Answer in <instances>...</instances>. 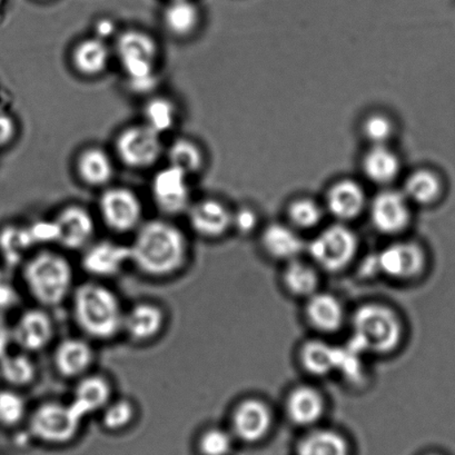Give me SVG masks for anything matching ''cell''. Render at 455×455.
<instances>
[{"instance_id":"obj_1","label":"cell","mask_w":455,"mask_h":455,"mask_svg":"<svg viewBox=\"0 0 455 455\" xmlns=\"http://www.w3.org/2000/svg\"><path fill=\"white\" fill-rule=\"evenodd\" d=\"M128 246L131 267L149 280H171L185 271L191 259L187 233L166 218L144 220Z\"/></svg>"},{"instance_id":"obj_2","label":"cell","mask_w":455,"mask_h":455,"mask_svg":"<svg viewBox=\"0 0 455 455\" xmlns=\"http://www.w3.org/2000/svg\"><path fill=\"white\" fill-rule=\"evenodd\" d=\"M70 315L83 337L94 343H108L122 337L124 306L121 296L108 282L77 283L68 300Z\"/></svg>"},{"instance_id":"obj_3","label":"cell","mask_w":455,"mask_h":455,"mask_svg":"<svg viewBox=\"0 0 455 455\" xmlns=\"http://www.w3.org/2000/svg\"><path fill=\"white\" fill-rule=\"evenodd\" d=\"M21 282L35 306L52 310L68 303L77 282L72 260L63 250L38 247L23 260Z\"/></svg>"},{"instance_id":"obj_4","label":"cell","mask_w":455,"mask_h":455,"mask_svg":"<svg viewBox=\"0 0 455 455\" xmlns=\"http://www.w3.org/2000/svg\"><path fill=\"white\" fill-rule=\"evenodd\" d=\"M115 54L132 92L145 95L154 91L161 51L152 35L140 29L125 30L116 39Z\"/></svg>"},{"instance_id":"obj_5","label":"cell","mask_w":455,"mask_h":455,"mask_svg":"<svg viewBox=\"0 0 455 455\" xmlns=\"http://www.w3.org/2000/svg\"><path fill=\"white\" fill-rule=\"evenodd\" d=\"M352 347L360 353L377 355L395 350L403 333L395 313L379 304H366L356 310L352 319Z\"/></svg>"},{"instance_id":"obj_6","label":"cell","mask_w":455,"mask_h":455,"mask_svg":"<svg viewBox=\"0 0 455 455\" xmlns=\"http://www.w3.org/2000/svg\"><path fill=\"white\" fill-rule=\"evenodd\" d=\"M85 419L69 401L45 400L30 408L29 432L35 439L51 445H64L76 439Z\"/></svg>"},{"instance_id":"obj_7","label":"cell","mask_w":455,"mask_h":455,"mask_svg":"<svg viewBox=\"0 0 455 455\" xmlns=\"http://www.w3.org/2000/svg\"><path fill=\"white\" fill-rule=\"evenodd\" d=\"M99 215L104 227L115 235H132L144 223V205L132 189L108 188L100 197Z\"/></svg>"},{"instance_id":"obj_8","label":"cell","mask_w":455,"mask_h":455,"mask_svg":"<svg viewBox=\"0 0 455 455\" xmlns=\"http://www.w3.org/2000/svg\"><path fill=\"white\" fill-rule=\"evenodd\" d=\"M114 145L118 160L137 171L156 166L165 152L162 135L144 123L124 128Z\"/></svg>"},{"instance_id":"obj_9","label":"cell","mask_w":455,"mask_h":455,"mask_svg":"<svg viewBox=\"0 0 455 455\" xmlns=\"http://www.w3.org/2000/svg\"><path fill=\"white\" fill-rule=\"evenodd\" d=\"M169 315L161 303L140 299L126 307L124 315L122 337L135 346H148L164 334Z\"/></svg>"},{"instance_id":"obj_10","label":"cell","mask_w":455,"mask_h":455,"mask_svg":"<svg viewBox=\"0 0 455 455\" xmlns=\"http://www.w3.org/2000/svg\"><path fill=\"white\" fill-rule=\"evenodd\" d=\"M79 256L83 272L92 280L108 282L131 267L130 246L108 238H96Z\"/></svg>"},{"instance_id":"obj_11","label":"cell","mask_w":455,"mask_h":455,"mask_svg":"<svg viewBox=\"0 0 455 455\" xmlns=\"http://www.w3.org/2000/svg\"><path fill=\"white\" fill-rule=\"evenodd\" d=\"M359 242L355 232L344 225H333L320 233L308 246L317 265L329 272L341 271L355 259Z\"/></svg>"},{"instance_id":"obj_12","label":"cell","mask_w":455,"mask_h":455,"mask_svg":"<svg viewBox=\"0 0 455 455\" xmlns=\"http://www.w3.org/2000/svg\"><path fill=\"white\" fill-rule=\"evenodd\" d=\"M188 179V175L171 165L154 175L150 192L154 204L163 218L187 214L193 203Z\"/></svg>"},{"instance_id":"obj_13","label":"cell","mask_w":455,"mask_h":455,"mask_svg":"<svg viewBox=\"0 0 455 455\" xmlns=\"http://www.w3.org/2000/svg\"><path fill=\"white\" fill-rule=\"evenodd\" d=\"M56 228L55 245L66 253H81L96 240L97 223L94 215L79 204H69L57 212L52 219Z\"/></svg>"},{"instance_id":"obj_14","label":"cell","mask_w":455,"mask_h":455,"mask_svg":"<svg viewBox=\"0 0 455 455\" xmlns=\"http://www.w3.org/2000/svg\"><path fill=\"white\" fill-rule=\"evenodd\" d=\"M51 310L35 306L26 308L12 324V342L20 351L43 352L55 342L56 325Z\"/></svg>"},{"instance_id":"obj_15","label":"cell","mask_w":455,"mask_h":455,"mask_svg":"<svg viewBox=\"0 0 455 455\" xmlns=\"http://www.w3.org/2000/svg\"><path fill=\"white\" fill-rule=\"evenodd\" d=\"M96 360L95 343L83 335L61 339L52 348V369L68 381H76L94 371Z\"/></svg>"},{"instance_id":"obj_16","label":"cell","mask_w":455,"mask_h":455,"mask_svg":"<svg viewBox=\"0 0 455 455\" xmlns=\"http://www.w3.org/2000/svg\"><path fill=\"white\" fill-rule=\"evenodd\" d=\"M426 254L414 243L401 242L388 245L372 259L374 272L395 280L418 276L426 267Z\"/></svg>"},{"instance_id":"obj_17","label":"cell","mask_w":455,"mask_h":455,"mask_svg":"<svg viewBox=\"0 0 455 455\" xmlns=\"http://www.w3.org/2000/svg\"><path fill=\"white\" fill-rule=\"evenodd\" d=\"M70 404L84 419L100 414L115 396V387L108 374L92 372L74 381Z\"/></svg>"},{"instance_id":"obj_18","label":"cell","mask_w":455,"mask_h":455,"mask_svg":"<svg viewBox=\"0 0 455 455\" xmlns=\"http://www.w3.org/2000/svg\"><path fill=\"white\" fill-rule=\"evenodd\" d=\"M185 215L192 232L206 240L222 237L232 228L231 212L214 198L193 202Z\"/></svg>"},{"instance_id":"obj_19","label":"cell","mask_w":455,"mask_h":455,"mask_svg":"<svg viewBox=\"0 0 455 455\" xmlns=\"http://www.w3.org/2000/svg\"><path fill=\"white\" fill-rule=\"evenodd\" d=\"M272 422V414L267 404L259 400H246L234 410L231 432L234 439L246 444H256L268 435Z\"/></svg>"},{"instance_id":"obj_20","label":"cell","mask_w":455,"mask_h":455,"mask_svg":"<svg viewBox=\"0 0 455 455\" xmlns=\"http://www.w3.org/2000/svg\"><path fill=\"white\" fill-rule=\"evenodd\" d=\"M403 193L383 191L371 203L370 216L379 232L392 235L408 227L411 212Z\"/></svg>"},{"instance_id":"obj_21","label":"cell","mask_w":455,"mask_h":455,"mask_svg":"<svg viewBox=\"0 0 455 455\" xmlns=\"http://www.w3.org/2000/svg\"><path fill=\"white\" fill-rule=\"evenodd\" d=\"M110 57L112 52L108 44L103 39L92 36L82 39L74 46L70 61L82 76L97 77L108 68Z\"/></svg>"},{"instance_id":"obj_22","label":"cell","mask_w":455,"mask_h":455,"mask_svg":"<svg viewBox=\"0 0 455 455\" xmlns=\"http://www.w3.org/2000/svg\"><path fill=\"white\" fill-rule=\"evenodd\" d=\"M365 193L360 184L343 180L332 185L326 196V209L339 220L357 218L365 207Z\"/></svg>"},{"instance_id":"obj_23","label":"cell","mask_w":455,"mask_h":455,"mask_svg":"<svg viewBox=\"0 0 455 455\" xmlns=\"http://www.w3.org/2000/svg\"><path fill=\"white\" fill-rule=\"evenodd\" d=\"M76 172L79 180L92 188H105L112 182L115 165L105 149L91 146L78 154Z\"/></svg>"},{"instance_id":"obj_24","label":"cell","mask_w":455,"mask_h":455,"mask_svg":"<svg viewBox=\"0 0 455 455\" xmlns=\"http://www.w3.org/2000/svg\"><path fill=\"white\" fill-rule=\"evenodd\" d=\"M162 21L172 36L188 38L200 28L201 10L193 0H170L163 11Z\"/></svg>"},{"instance_id":"obj_25","label":"cell","mask_w":455,"mask_h":455,"mask_svg":"<svg viewBox=\"0 0 455 455\" xmlns=\"http://www.w3.org/2000/svg\"><path fill=\"white\" fill-rule=\"evenodd\" d=\"M295 455H353L346 436L331 428H312L300 437Z\"/></svg>"},{"instance_id":"obj_26","label":"cell","mask_w":455,"mask_h":455,"mask_svg":"<svg viewBox=\"0 0 455 455\" xmlns=\"http://www.w3.org/2000/svg\"><path fill=\"white\" fill-rule=\"evenodd\" d=\"M286 409L291 421L296 426L311 427L324 413L323 397L315 388L298 387L287 399Z\"/></svg>"},{"instance_id":"obj_27","label":"cell","mask_w":455,"mask_h":455,"mask_svg":"<svg viewBox=\"0 0 455 455\" xmlns=\"http://www.w3.org/2000/svg\"><path fill=\"white\" fill-rule=\"evenodd\" d=\"M0 378L7 387L24 390L37 381L38 366L32 355L23 351L8 352L0 359Z\"/></svg>"},{"instance_id":"obj_28","label":"cell","mask_w":455,"mask_h":455,"mask_svg":"<svg viewBox=\"0 0 455 455\" xmlns=\"http://www.w3.org/2000/svg\"><path fill=\"white\" fill-rule=\"evenodd\" d=\"M307 315L315 329L325 333L335 332L341 328L344 322L341 302L328 293H315L310 296Z\"/></svg>"},{"instance_id":"obj_29","label":"cell","mask_w":455,"mask_h":455,"mask_svg":"<svg viewBox=\"0 0 455 455\" xmlns=\"http://www.w3.org/2000/svg\"><path fill=\"white\" fill-rule=\"evenodd\" d=\"M444 192L441 176L432 170H419L406 179L403 193L409 202L419 205H432L440 200Z\"/></svg>"},{"instance_id":"obj_30","label":"cell","mask_w":455,"mask_h":455,"mask_svg":"<svg viewBox=\"0 0 455 455\" xmlns=\"http://www.w3.org/2000/svg\"><path fill=\"white\" fill-rule=\"evenodd\" d=\"M362 166L366 178L379 185L393 182L401 170L399 157L387 145L372 146L365 154Z\"/></svg>"},{"instance_id":"obj_31","label":"cell","mask_w":455,"mask_h":455,"mask_svg":"<svg viewBox=\"0 0 455 455\" xmlns=\"http://www.w3.org/2000/svg\"><path fill=\"white\" fill-rule=\"evenodd\" d=\"M263 245L269 255L278 259L293 260L304 249L299 234L282 224L269 225L265 229Z\"/></svg>"},{"instance_id":"obj_32","label":"cell","mask_w":455,"mask_h":455,"mask_svg":"<svg viewBox=\"0 0 455 455\" xmlns=\"http://www.w3.org/2000/svg\"><path fill=\"white\" fill-rule=\"evenodd\" d=\"M139 406L131 397L115 395L99 415L101 427L106 431L118 433L130 428L139 417Z\"/></svg>"},{"instance_id":"obj_33","label":"cell","mask_w":455,"mask_h":455,"mask_svg":"<svg viewBox=\"0 0 455 455\" xmlns=\"http://www.w3.org/2000/svg\"><path fill=\"white\" fill-rule=\"evenodd\" d=\"M169 165L192 176L203 170L205 164L204 152L201 146L189 139H176L166 150Z\"/></svg>"},{"instance_id":"obj_34","label":"cell","mask_w":455,"mask_h":455,"mask_svg":"<svg viewBox=\"0 0 455 455\" xmlns=\"http://www.w3.org/2000/svg\"><path fill=\"white\" fill-rule=\"evenodd\" d=\"M339 355V347L322 341H311L303 347L300 359L308 372L324 377L338 370Z\"/></svg>"},{"instance_id":"obj_35","label":"cell","mask_w":455,"mask_h":455,"mask_svg":"<svg viewBox=\"0 0 455 455\" xmlns=\"http://www.w3.org/2000/svg\"><path fill=\"white\" fill-rule=\"evenodd\" d=\"M143 123L158 134L173 130L178 123L179 110L173 100L165 96H154L146 101Z\"/></svg>"},{"instance_id":"obj_36","label":"cell","mask_w":455,"mask_h":455,"mask_svg":"<svg viewBox=\"0 0 455 455\" xmlns=\"http://www.w3.org/2000/svg\"><path fill=\"white\" fill-rule=\"evenodd\" d=\"M30 408L23 392L6 387L0 388V427L14 428L28 422Z\"/></svg>"},{"instance_id":"obj_37","label":"cell","mask_w":455,"mask_h":455,"mask_svg":"<svg viewBox=\"0 0 455 455\" xmlns=\"http://www.w3.org/2000/svg\"><path fill=\"white\" fill-rule=\"evenodd\" d=\"M284 282L291 293L310 298L316 293L319 276L310 265L293 259L285 269Z\"/></svg>"},{"instance_id":"obj_38","label":"cell","mask_w":455,"mask_h":455,"mask_svg":"<svg viewBox=\"0 0 455 455\" xmlns=\"http://www.w3.org/2000/svg\"><path fill=\"white\" fill-rule=\"evenodd\" d=\"M231 431L212 427L202 431L197 439V450L201 455H229L234 445Z\"/></svg>"},{"instance_id":"obj_39","label":"cell","mask_w":455,"mask_h":455,"mask_svg":"<svg viewBox=\"0 0 455 455\" xmlns=\"http://www.w3.org/2000/svg\"><path fill=\"white\" fill-rule=\"evenodd\" d=\"M289 218L295 227L312 228L321 222L323 212L315 201L310 198H299L290 205Z\"/></svg>"},{"instance_id":"obj_40","label":"cell","mask_w":455,"mask_h":455,"mask_svg":"<svg viewBox=\"0 0 455 455\" xmlns=\"http://www.w3.org/2000/svg\"><path fill=\"white\" fill-rule=\"evenodd\" d=\"M365 139L373 146L387 145L395 134V125L386 115L374 114L365 119L362 126Z\"/></svg>"},{"instance_id":"obj_41","label":"cell","mask_w":455,"mask_h":455,"mask_svg":"<svg viewBox=\"0 0 455 455\" xmlns=\"http://www.w3.org/2000/svg\"><path fill=\"white\" fill-rule=\"evenodd\" d=\"M17 123L10 114L0 112V149L7 148L17 135Z\"/></svg>"},{"instance_id":"obj_42","label":"cell","mask_w":455,"mask_h":455,"mask_svg":"<svg viewBox=\"0 0 455 455\" xmlns=\"http://www.w3.org/2000/svg\"><path fill=\"white\" fill-rule=\"evenodd\" d=\"M258 224V218L253 211L242 209L232 214V227L241 233H250Z\"/></svg>"},{"instance_id":"obj_43","label":"cell","mask_w":455,"mask_h":455,"mask_svg":"<svg viewBox=\"0 0 455 455\" xmlns=\"http://www.w3.org/2000/svg\"><path fill=\"white\" fill-rule=\"evenodd\" d=\"M12 342V323L6 320V317L0 315V359L11 352Z\"/></svg>"},{"instance_id":"obj_44","label":"cell","mask_w":455,"mask_h":455,"mask_svg":"<svg viewBox=\"0 0 455 455\" xmlns=\"http://www.w3.org/2000/svg\"><path fill=\"white\" fill-rule=\"evenodd\" d=\"M114 23L110 20H100L97 21L95 28V36L105 41L106 37H109L114 33Z\"/></svg>"},{"instance_id":"obj_45","label":"cell","mask_w":455,"mask_h":455,"mask_svg":"<svg viewBox=\"0 0 455 455\" xmlns=\"http://www.w3.org/2000/svg\"><path fill=\"white\" fill-rule=\"evenodd\" d=\"M424 455H441L439 453H427V454H424Z\"/></svg>"},{"instance_id":"obj_46","label":"cell","mask_w":455,"mask_h":455,"mask_svg":"<svg viewBox=\"0 0 455 455\" xmlns=\"http://www.w3.org/2000/svg\"><path fill=\"white\" fill-rule=\"evenodd\" d=\"M45 2H46V0H45Z\"/></svg>"}]
</instances>
